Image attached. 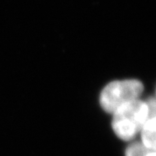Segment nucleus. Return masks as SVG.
Wrapping results in <instances>:
<instances>
[{
	"instance_id": "obj_1",
	"label": "nucleus",
	"mask_w": 156,
	"mask_h": 156,
	"mask_svg": "<svg viewBox=\"0 0 156 156\" xmlns=\"http://www.w3.org/2000/svg\"><path fill=\"white\" fill-rule=\"evenodd\" d=\"M112 115L115 135L121 140L132 141L148 120V107L146 101L137 99L120 107Z\"/></svg>"
},
{
	"instance_id": "obj_2",
	"label": "nucleus",
	"mask_w": 156,
	"mask_h": 156,
	"mask_svg": "<svg viewBox=\"0 0 156 156\" xmlns=\"http://www.w3.org/2000/svg\"><path fill=\"white\" fill-rule=\"evenodd\" d=\"M144 87L138 79L116 80L108 83L101 90L99 102L105 112L113 114L122 105L140 99Z\"/></svg>"
},
{
	"instance_id": "obj_3",
	"label": "nucleus",
	"mask_w": 156,
	"mask_h": 156,
	"mask_svg": "<svg viewBox=\"0 0 156 156\" xmlns=\"http://www.w3.org/2000/svg\"><path fill=\"white\" fill-rule=\"evenodd\" d=\"M140 135L143 144L156 151V118H149Z\"/></svg>"
},
{
	"instance_id": "obj_4",
	"label": "nucleus",
	"mask_w": 156,
	"mask_h": 156,
	"mask_svg": "<svg viewBox=\"0 0 156 156\" xmlns=\"http://www.w3.org/2000/svg\"><path fill=\"white\" fill-rule=\"evenodd\" d=\"M125 156H156V151L145 146L140 141L133 142L125 150Z\"/></svg>"
},
{
	"instance_id": "obj_5",
	"label": "nucleus",
	"mask_w": 156,
	"mask_h": 156,
	"mask_svg": "<svg viewBox=\"0 0 156 156\" xmlns=\"http://www.w3.org/2000/svg\"><path fill=\"white\" fill-rule=\"evenodd\" d=\"M146 102L148 107V119L156 118V98H151Z\"/></svg>"
},
{
	"instance_id": "obj_6",
	"label": "nucleus",
	"mask_w": 156,
	"mask_h": 156,
	"mask_svg": "<svg viewBox=\"0 0 156 156\" xmlns=\"http://www.w3.org/2000/svg\"><path fill=\"white\" fill-rule=\"evenodd\" d=\"M155 98H156V95H155Z\"/></svg>"
}]
</instances>
